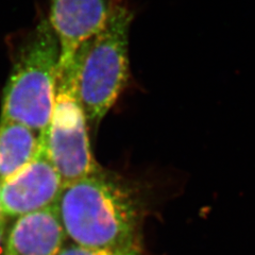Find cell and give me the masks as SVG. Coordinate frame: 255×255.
<instances>
[{
  "mask_svg": "<svg viewBox=\"0 0 255 255\" xmlns=\"http://www.w3.org/2000/svg\"><path fill=\"white\" fill-rule=\"evenodd\" d=\"M39 136L30 128L0 122V183L11 178L36 154Z\"/></svg>",
  "mask_w": 255,
  "mask_h": 255,
  "instance_id": "8",
  "label": "cell"
},
{
  "mask_svg": "<svg viewBox=\"0 0 255 255\" xmlns=\"http://www.w3.org/2000/svg\"><path fill=\"white\" fill-rule=\"evenodd\" d=\"M39 137L64 185L101 169L92 153L87 121L69 69H58L51 122Z\"/></svg>",
  "mask_w": 255,
  "mask_h": 255,
  "instance_id": "4",
  "label": "cell"
},
{
  "mask_svg": "<svg viewBox=\"0 0 255 255\" xmlns=\"http://www.w3.org/2000/svg\"><path fill=\"white\" fill-rule=\"evenodd\" d=\"M59 255H146L140 245L116 247V248H85L69 244L64 247Z\"/></svg>",
  "mask_w": 255,
  "mask_h": 255,
  "instance_id": "9",
  "label": "cell"
},
{
  "mask_svg": "<svg viewBox=\"0 0 255 255\" xmlns=\"http://www.w3.org/2000/svg\"><path fill=\"white\" fill-rule=\"evenodd\" d=\"M64 187L43 138L39 137L36 154L11 178L0 183V196L5 218L55 205Z\"/></svg>",
  "mask_w": 255,
  "mask_h": 255,
  "instance_id": "5",
  "label": "cell"
},
{
  "mask_svg": "<svg viewBox=\"0 0 255 255\" xmlns=\"http://www.w3.org/2000/svg\"><path fill=\"white\" fill-rule=\"evenodd\" d=\"M133 13L112 1L105 26L76 51L66 66L74 76L78 99L87 123L98 124L113 108L129 81V30Z\"/></svg>",
  "mask_w": 255,
  "mask_h": 255,
  "instance_id": "2",
  "label": "cell"
},
{
  "mask_svg": "<svg viewBox=\"0 0 255 255\" xmlns=\"http://www.w3.org/2000/svg\"><path fill=\"white\" fill-rule=\"evenodd\" d=\"M60 45L47 18L27 32L14 51L3 89L0 122L26 126L38 136L51 122L55 100Z\"/></svg>",
  "mask_w": 255,
  "mask_h": 255,
  "instance_id": "3",
  "label": "cell"
},
{
  "mask_svg": "<svg viewBox=\"0 0 255 255\" xmlns=\"http://www.w3.org/2000/svg\"><path fill=\"white\" fill-rule=\"evenodd\" d=\"M55 209L71 244L85 248L140 245L142 206L137 194L102 169L64 185Z\"/></svg>",
  "mask_w": 255,
  "mask_h": 255,
  "instance_id": "1",
  "label": "cell"
},
{
  "mask_svg": "<svg viewBox=\"0 0 255 255\" xmlns=\"http://www.w3.org/2000/svg\"><path fill=\"white\" fill-rule=\"evenodd\" d=\"M111 0H49V25L60 45L59 66L73 61L76 51L105 26Z\"/></svg>",
  "mask_w": 255,
  "mask_h": 255,
  "instance_id": "6",
  "label": "cell"
},
{
  "mask_svg": "<svg viewBox=\"0 0 255 255\" xmlns=\"http://www.w3.org/2000/svg\"><path fill=\"white\" fill-rule=\"evenodd\" d=\"M3 223H6V218L3 214L2 204H1V196H0V225H3Z\"/></svg>",
  "mask_w": 255,
  "mask_h": 255,
  "instance_id": "11",
  "label": "cell"
},
{
  "mask_svg": "<svg viewBox=\"0 0 255 255\" xmlns=\"http://www.w3.org/2000/svg\"><path fill=\"white\" fill-rule=\"evenodd\" d=\"M66 241L53 205L16 218L6 232L4 255H59Z\"/></svg>",
  "mask_w": 255,
  "mask_h": 255,
  "instance_id": "7",
  "label": "cell"
},
{
  "mask_svg": "<svg viewBox=\"0 0 255 255\" xmlns=\"http://www.w3.org/2000/svg\"><path fill=\"white\" fill-rule=\"evenodd\" d=\"M6 236V223L0 225V255H4V245Z\"/></svg>",
  "mask_w": 255,
  "mask_h": 255,
  "instance_id": "10",
  "label": "cell"
}]
</instances>
